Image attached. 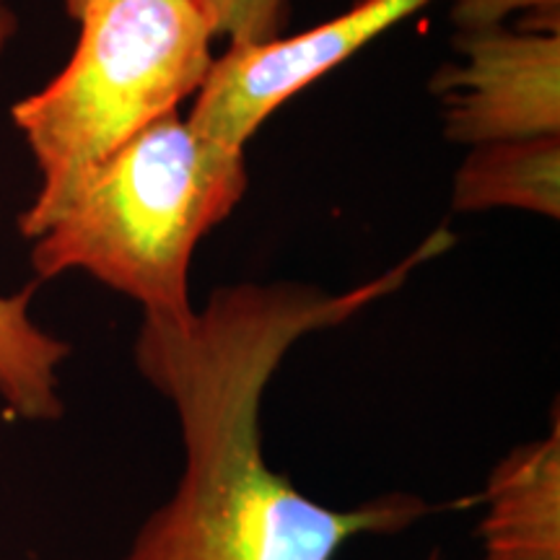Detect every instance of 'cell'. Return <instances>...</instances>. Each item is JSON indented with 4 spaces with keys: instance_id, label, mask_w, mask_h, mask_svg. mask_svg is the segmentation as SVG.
I'll return each mask as SVG.
<instances>
[{
    "instance_id": "cell-1",
    "label": "cell",
    "mask_w": 560,
    "mask_h": 560,
    "mask_svg": "<svg viewBox=\"0 0 560 560\" xmlns=\"http://www.w3.org/2000/svg\"><path fill=\"white\" fill-rule=\"evenodd\" d=\"M450 244L452 234L436 231L397 268L338 296L301 283H240L210 293L187 319L143 317L136 363L174 405L185 470L140 527L128 560H335L355 537L400 535L431 514L412 493L353 509L312 501L265 459L260 410L301 338L397 291Z\"/></svg>"
},
{
    "instance_id": "cell-2",
    "label": "cell",
    "mask_w": 560,
    "mask_h": 560,
    "mask_svg": "<svg viewBox=\"0 0 560 560\" xmlns=\"http://www.w3.org/2000/svg\"><path fill=\"white\" fill-rule=\"evenodd\" d=\"M79 24L68 66L11 112L42 177L19 219L32 242L125 143L198 94L219 37L206 0H104Z\"/></svg>"
},
{
    "instance_id": "cell-3",
    "label": "cell",
    "mask_w": 560,
    "mask_h": 560,
    "mask_svg": "<svg viewBox=\"0 0 560 560\" xmlns=\"http://www.w3.org/2000/svg\"><path fill=\"white\" fill-rule=\"evenodd\" d=\"M244 190V149L172 112L125 143L34 240L32 268L39 280L83 270L136 299L145 317L187 319L192 252Z\"/></svg>"
},
{
    "instance_id": "cell-4",
    "label": "cell",
    "mask_w": 560,
    "mask_h": 560,
    "mask_svg": "<svg viewBox=\"0 0 560 560\" xmlns=\"http://www.w3.org/2000/svg\"><path fill=\"white\" fill-rule=\"evenodd\" d=\"M429 3L433 0H359L353 9L296 37L278 34L231 45L213 58L187 122L200 136L244 149L291 96Z\"/></svg>"
},
{
    "instance_id": "cell-5",
    "label": "cell",
    "mask_w": 560,
    "mask_h": 560,
    "mask_svg": "<svg viewBox=\"0 0 560 560\" xmlns=\"http://www.w3.org/2000/svg\"><path fill=\"white\" fill-rule=\"evenodd\" d=\"M465 60L441 68L431 89L452 143L478 145L560 136V34L462 32Z\"/></svg>"
},
{
    "instance_id": "cell-6",
    "label": "cell",
    "mask_w": 560,
    "mask_h": 560,
    "mask_svg": "<svg viewBox=\"0 0 560 560\" xmlns=\"http://www.w3.org/2000/svg\"><path fill=\"white\" fill-rule=\"evenodd\" d=\"M482 560H560V425L516 446L486 488Z\"/></svg>"
},
{
    "instance_id": "cell-7",
    "label": "cell",
    "mask_w": 560,
    "mask_h": 560,
    "mask_svg": "<svg viewBox=\"0 0 560 560\" xmlns=\"http://www.w3.org/2000/svg\"><path fill=\"white\" fill-rule=\"evenodd\" d=\"M454 210L520 208L560 215V136L472 149L454 177Z\"/></svg>"
},
{
    "instance_id": "cell-8",
    "label": "cell",
    "mask_w": 560,
    "mask_h": 560,
    "mask_svg": "<svg viewBox=\"0 0 560 560\" xmlns=\"http://www.w3.org/2000/svg\"><path fill=\"white\" fill-rule=\"evenodd\" d=\"M16 32V16L9 5H0V52ZM34 285L0 296V397L11 412L26 420L60 418L58 366L68 359L70 346L45 330L30 317Z\"/></svg>"
},
{
    "instance_id": "cell-9",
    "label": "cell",
    "mask_w": 560,
    "mask_h": 560,
    "mask_svg": "<svg viewBox=\"0 0 560 560\" xmlns=\"http://www.w3.org/2000/svg\"><path fill=\"white\" fill-rule=\"evenodd\" d=\"M213 13L219 37L240 42H265L278 37L289 19V0H206Z\"/></svg>"
},
{
    "instance_id": "cell-10",
    "label": "cell",
    "mask_w": 560,
    "mask_h": 560,
    "mask_svg": "<svg viewBox=\"0 0 560 560\" xmlns=\"http://www.w3.org/2000/svg\"><path fill=\"white\" fill-rule=\"evenodd\" d=\"M558 5L560 0H454L452 19L462 32L495 30L520 11L542 13L545 24H550V13L558 19Z\"/></svg>"
},
{
    "instance_id": "cell-11",
    "label": "cell",
    "mask_w": 560,
    "mask_h": 560,
    "mask_svg": "<svg viewBox=\"0 0 560 560\" xmlns=\"http://www.w3.org/2000/svg\"><path fill=\"white\" fill-rule=\"evenodd\" d=\"M96 3H104V0H66V9L70 13V19L79 21L83 13H86L91 5H96Z\"/></svg>"
},
{
    "instance_id": "cell-12",
    "label": "cell",
    "mask_w": 560,
    "mask_h": 560,
    "mask_svg": "<svg viewBox=\"0 0 560 560\" xmlns=\"http://www.w3.org/2000/svg\"><path fill=\"white\" fill-rule=\"evenodd\" d=\"M5 3V0H0V5H3Z\"/></svg>"
},
{
    "instance_id": "cell-13",
    "label": "cell",
    "mask_w": 560,
    "mask_h": 560,
    "mask_svg": "<svg viewBox=\"0 0 560 560\" xmlns=\"http://www.w3.org/2000/svg\"><path fill=\"white\" fill-rule=\"evenodd\" d=\"M431 560H436V556H433V558H431Z\"/></svg>"
}]
</instances>
